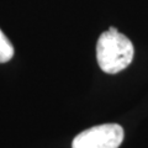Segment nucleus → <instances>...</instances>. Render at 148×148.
<instances>
[{
	"mask_svg": "<svg viewBox=\"0 0 148 148\" xmlns=\"http://www.w3.org/2000/svg\"><path fill=\"white\" fill-rule=\"evenodd\" d=\"M14 47L8 37L0 30V63H6L12 58Z\"/></svg>",
	"mask_w": 148,
	"mask_h": 148,
	"instance_id": "7ed1b4c3",
	"label": "nucleus"
},
{
	"mask_svg": "<svg viewBox=\"0 0 148 148\" xmlns=\"http://www.w3.org/2000/svg\"><path fill=\"white\" fill-rule=\"evenodd\" d=\"M123 136V128L120 125L104 123L82 131L74 137L72 148H119Z\"/></svg>",
	"mask_w": 148,
	"mask_h": 148,
	"instance_id": "f03ea898",
	"label": "nucleus"
},
{
	"mask_svg": "<svg viewBox=\"0 0 148 148\" xmlns=\"http://www.w3.org/2000/svg\"><path fill=\"white\" fill-rule=\"evenodd\" d=\"M135 54L132 42L127 36L120 34L116 27L103 32L96 45V58L101 71L116 74L131 64Z\"/></svg>",
	"mask_w": 148,
	"mask_h": 148,
	"instance_id": "f257e3e1",
	"label": "nucleus"
}]
</instances>
